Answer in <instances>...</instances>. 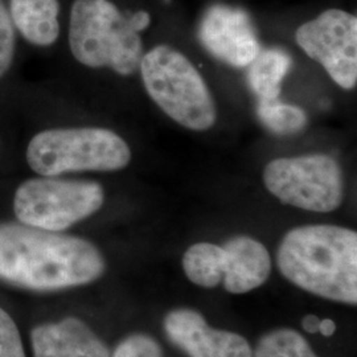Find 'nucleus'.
I'll use <instances>...</instances> for the list:
<instances>
[{"label": "nucleus", "instance_id": "1", "mask_svg": "<svg viewBox=\"0 0 357 357\" xmlns=\"http://www.w3.org/2000/svg\"><path fill=\"white\" fill-rule=\"evenodd\" d=\"M105 271V258L93 243L24 224L0 225V280L33 291L88 284Z\"/></svg>", "mask_w": 357, "mask_h": 357}, {"label": "nucleus", "instance_id": "2", "mask_svg": "<svg viewBox=\"0 0 357 357\" xmlns=\"http://www.w3.org/2000/svg\"><path fill=\"white\" fill-rule=\"evenodd\" d=\"M282 274L321 298L357 303V233L335 225H306L287 231L277 252Z\"/></svg>", "mask_w": 357, "mask_h": 357}, {"label": "nucleus", "instance_id": "3", "mask_svg": "<svg viewBox=\"0 0 357 357\" xmlns=\"http://www.w3.org/2000/svg\"><path fill=\"white\" fill-rule=\"evenodd\" d=\"M69 45L78 63L110 68L121 76L135 73L144 54L139 32L109 0H75Z\"/></svg>", "mask_w": 357, "mask_h": 357}, {"label": "nucleus", "instance_id": "4", "mask_svg": "<svg viewBox=\"0 0 357 357\" xmlns=\"http://www.w3.org/2000/svg\"><path fill=\"white\" fill-rule=\"evenodd\" d=\"M139 69L153 102L178 125L195 131L215 125L217 112L212 93L183 53L158 45L143 54Z\"/></svg>", "mask_w": 357, "mask_h": 357}, {"label": "nucleus", "instance_id": "5", "mask_svg": "<svg viewBox=\"0 0 357 357\" xmlns=\"http://www.w3.org/2000/svg\"><path fill=\"white\" fill-rule=\"evenodd\" d=\"M131 151L116 132L101 128H54L36 134L26 162L41 176L79 171H118L128 166Z\"/></svg>", "mask_w": 357, "mask_h": 357}, {"label": "nucleus", "instance_id": "6", "mask_svg": "<svg viewBox=\"0 0 357 357\" xmlns=\"http://www.w3.org/2000/svg\"><path fill=\"white\" fill-rule=\"evenodd\" d=\"M103 202L102 187L96 181L43 176L19 185L13 211L26 227L63 231L98 212Z\"/></svg>", "mask_w": 357, "mask_h": 357}, {"label": "nucleus", "instance_id": "7", "mask_svg": "<svg viewBox=\"0 0 357 357\" xmlns=\"http://www.w3.org/2000/svg\"><path fill=\"white\" fill-rule=\"evenodd\" d=\"M264 183L283 204L311 212H332L344 197L342 167L323 153L274 159L264 169Z\"/></svg>", "mask_w": 357, "mask_h": 357}, {"label": "nucleus", "instance_id": "8", "mask_svg": "<svg viewBox=\"0 0 357 357\" xmlns=\"http://www.w3.org/2000/svg\"><path fill=\"white\" fill-rule=\"evenodd\" d=\"M298 45L321 65L345 90L357 84V19L342 10H327L296 29Z\"/></svg>", "mask_w": 357, "mask_h": 357}, {"label": "nucleus", "instance_id": "9", "mask_svg": "<svg viewBox=\"0 0 357 357\" xmlns=\"http://www.w3.org/2000/svg\"><path fill=\"white\" fill-rule=\"evenodd\" d=\"M197 35L205 51L233 68H246L261 51L249 13L227 4L206 8Z\"/></svg>", "mask_w": 357, "mask_h": 357}, {"label": "nucleus", "instance_id": "10", "mask_svg": "<svg viewBox=\"0 0 357 357\" xmlns=\"http://www.w3.org/2000/svg\"><path fill=\"white\" fill-rule=\"evenodd\" d=\"M165 330L169 340L190 357H253L241 335L211 328L193 310L171 311L165 319Z\"/></svg>", "mask_w": 357, "mask_h": 357}, {"label": "nucleus", "instance_id": "11", "mask_svg": "<svg viewBox=\"0 0 357 357\" xmlns=\"http://www.w3.org/2000/svg\"><path fill=\"white\" fill-rule=\"evenodd\" d=\"M31 343L33 357H110L102 340L77 318L35 327Z\"/></svg>", "mask_w": 357, "mask_h": 357}, {"label": "nucleus", "instance_id": "12", "mask_svg": "<svg viewBox=\"0 0 357 357\" xmlns=\"http://www.w3.org/2000/svg\"><path fill=\"white\" fill-rule=\"evenodd\" d=\"M224 287L231 294L249 293L262 286L270 275L268 249L255 238L237 236L222 246Z\"/></svg>", "mask_w": 357, "mask_h": 357}, {"label": "nucleus", "instance_id": "13", "mask_svg": "<svg viewBox=\"0 0 357 357\" xmlns=\"http://www.w3.org/2000/svg\"><path fill=\"white\" fill-rule=\"evenodd\" d=\"M57 0H11V19L22 35L38 47L52 45L60 33Z\"/></svg>", "mask_w": 357, "mask_h": 357}, {"label": "nucleus", "instance_id": "14", "mask_svg": "<svg viewBox=\"0 0 357 357\" xmlns=\"http://www.w3.org/2000/svg\"><path fill=\"white\" fill-rule=\"evenodd\" d=\"M293 65L291 56L283 50L271 48L258 52L248 65V82L258 100H275L281 94V85Z\"/></svg>", "mask_w": 357, "mask_h": 357}, {"label": "nucleus", "instance_id": "15", "mask_svg": "<svg viewBox=\"0 0 357 357\" xmlns=\"http://www.w3.org/2000/svg\"><path fill=\"white\" fill-rule=\"evenodd\" d=\"M183 268L188 280L202 287H216L224 278V249L215 243L192 245L183 257Z\"/></svg>", "mask_w": 357, "mask_h": 357}, {"label": "nucleus", "instance_id": "16", "mask_svg": "<svg viewBox=\"0 0 357 357\" xmlns=\"http://www.w3.org/2000/svg\"><path fill=\"white\" fill-rule=\"evenodd\" d=\"M257 116L275 135H295L305 130L308 118L303 109L275 100H258Z\"/></svg>", "mask_w": 357, "mask_h": 357}, {"label": "nucleus", "instance_id": "17", "mask_svg": "<svg viewBox=\"0 0 357 357\" xmlns=\"http://www.w3.org/2000/svg\"><path fill=\"white\" fill-rule=\"evenodd\" d=\"M253 357H318L306 339L290 328H280L265 335L255 348Z\"/></svg>", "mask_w": 357, "mask_h": 357}, {"label": "nucleus", "instance_id": "18", "mask_svg": "<svg viewBox=\"0 0 357 357\" xmlns=\"http://www.w3.org/2000/svg\"><path fill=\"white\" fill-rule=\"evenodd\" d=\"M0 357H26L20 332L11 315L0 307Z\"/></svg>", "mask_w": 357, "mask_h": 357}, {"label": "nucleus", "instance_id": "19", "mask_svg": "<svg viewBox=\"0 0 357 357\" xmlns=\"http://www.w3.org/2000/svg\"><path fill=\"white\" fill-rule=\"evenodd\" d=\"M15 52V31L11 15L0 0V78L13 64Z\"/></svg>", "mask_w": 357, "mask_h": 357}, {"label": "nucleus", "instance_id": "20", "mask_svg": "<svg viewBox=\"0 0 357 357\" xmlns=\"http://www.w3.org/2000/svg\"><path fill=\"white\" fill-rule=\"evenodd\" d=\"M110 357H162V349L150 336L132 335L118 345Z\"/></svg>", "mask_w": 357, "mask_h": 357}, {"label": "nucleus", "instance_id": "21", "mask_svg": "<svg viewBox=\"0 0 357 357\" xmlns=\"http://www.w3.org/2000/svg\"><path fill=\"white\" fill-rule=\"evenodd\" d=\"M128 19H130L131 26L137 32H141L143 29H146L147 26H150V22H151L150 15L146 13V11H139V13H134Z\"/></svg>", "mask_w": 357, "mask_h": 357}, {"label": "nucleus", "instance_id": "22", "mask_svg": "<svg viewBox=\"0 0 357 357\" xmlns=\"http://www.w3.org/2000/svg\"><path fill=\"white\" fill-rule=\"evenodd\" d=\"M320 319L317 315H306L302 320V327L307 333L319 332Z\"/></svg>", "mask_w": 357, "mask_h": 357}, {"label": "nucleus", "instance_id": "23", "mask_svg": "<svg viewBox=\"0 0 357 357\" xmlns=\"http://www.w3.org/2000/svg\"><path fill=\"white\" fill-rule=\"evenodd\" d=\"M336 331V324L335 321L331 319H323L320 320L319 332L326 336V337H330Z\"/></svg>", "mask_w": 357, "mask_h": 357}]
</instances>
